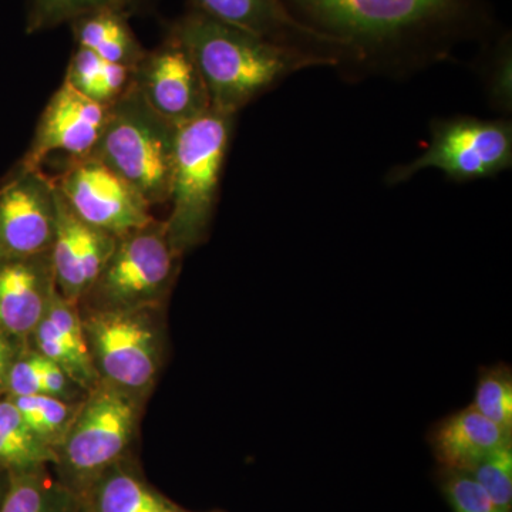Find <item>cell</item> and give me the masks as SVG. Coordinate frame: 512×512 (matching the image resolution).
Instances as JSON below:
<instances>
[{"instance_id":"8fae6325","label":"cell","mask_w":512,"mask_h":512,"mask_svg":"<svg viewBox=\"0 0 512 512\" xmlns=\"http://www.w3.org/2000/svg\"><path fill=\"white\" fill-rule=\"evenodd\" d=\"M133 84L165 120L180 127L211 110L210 96L194 60L167 35L133 70Z\"/></svg>"},{"instance_id":"9a60e30c","label":"cell","mask_w":512,"mask_h":512,"mask_svg":"<svg viewBox=\"0 0 512 512\" xmlns=\"http://www.w3.org/2000/svg\"><path fill=\"white\" fill-rule=\"evenodd\" d=\"M55 291L50 252L0 262V333L28 339L45 318Z\"/></svg>"},{"instance_id":"1f68e13d","label":"cell","mask_w":512,"mask_h":512,"mask_svg":"<svg viewBox=\"0 0 512 512\" xmlns=\"http://www.w3.org/2000/svg\"><path fill=\"white\" fill-rule=\"evenodd\" d=\"M10 485V471L8 468L0 466V510L5 503L6 495H8Z\"/></svg>"},{"instance_id":"d6986e66","label":"cell","mask_w":512,"mask_h":512,"mask_svg":"<svg viewBox=\"0 0 512 512\" xmlns=\"http://www.w3.org/2000/svg\"><path fill=\"white\" fill-rule=\"evenodd\" d=\"M0 512H87L79 494L49 473V466L12 471Z\"/></svg>"},{"instance_id":"cb8c5ba5","label":"cell","mask_w":512,"mask_h":512,"mask_svg":"<svg viewBox=\"0 0 512 512\" xmlns=\"http://www.w3.org/2000/svg\"><path fill=\"white\" fill-rule=\"evenodd\" d=\"M474 407L503 429L512 427V379L510 370L493 367L485 370L477 384Z\"/></svg>"},{"instance_id":"9c48e42d","label":"cell","mask_w":512,"mask_h":512,"mask_svg":"<svg viewBox=\"0 0 512 512\" xmlns=\"http://www.w3.org/2000/svg\"><path fill=\"white\" fill-rule=\"evenodd\" d=\"M52 178L84 222L113 237H123L154 220L141 194L96 158L72 161Z\"/></svg>"},{"instance_id":"f546056e","label":"cell","mask_w":512,"mask_h":512,"mask_svg":"<svg viewBox=\"0 0 512 512\" xmlns=\"http://www.w3.org/2000/svg\"><path fill=\"white\" fill-rule=\"evenodd\" d=\"M70 383L74 382L62 367L46 359L42 373V394L67 402L70 399V387H72Z\"/></svg>"},{"instance_id":"ba28073f","label":"cell","mask_w":512,"mask_h":512,"mask_svg":"<svg viewBox=\"0 0 512 512\" xmlns=\"http://www.w3.org/2000/svg\"><path fill=\"white\" fill-rule=\"evenodd\" d=\"M82 322L94 369L103 382L133 396L153 384L160 349L146 309H92Z\"/></svg>"},{"instance_id":"277c9868","label":"cell","mask_w":512,"mask_h":512,"mask_svg":"<svg viewBox=\"0 0 512 512\" xmlns=\"http://www.w3.org/2000/svg\"><path fill=\"white\" fill-rule=\"evenodd\" d=\"M232 123L234 116L211 109L178 127L171 214L164 221L168 241L177 255L197 247L207 237Z\"/></svg>"},{"instance_id":"ffe728a7","label":"cell","mask_w":512,"mask_h":512,"mask_svg":"<svg viewBox=\"0 0 512 512\" xmlns=\"http://www.w3.org/2000/svg\"><path fill=\"white\" fill-rule=\"evenodd\" d=\"M133 67L106 62L96 53L77 46L70 57L64 82L97 103L110 106L133 83Z\"/></svg>"},{"instance_id":"30bf717a","label":"cell","mask_w":512,"mask_h":512,"mask_svg":"<svg viewBox=\"0 0 512 512\" xmlns=\"http://www.w3.org/2000/svg\"><path fill=\"white\" fill-rule=\"evenodd\" d=\"M57 225V194L43 170L16 165L0 185V262L50 252Z\"/></svg>"},{"instance_id":"4316f807","label":"cell","mask_w":512,"mask_h":512,"mask_svg":"<svg viewBox=\"0 0 512 512\" xmlns=\"http://www.w3.org/2000/svg\"><path fill=\"white\" fill-rule=\"evenodd\" d=\"M45 316L59 330L64 342L73 350L74 355L82 359L83 362L93 365L89 348H87L86 336H84L82 315L77 309V302L63 298L57 292L55 286Z\"/></svg>"},{"instance_id":"5bb4252c","label":"cell","mask_w":512,"mask_h":512,"mask_svg":"<svg viewBox=\"0 0 512 512\" xmlns=\"http://www.w3.org/2000/svg\"><path fill=\"white\" fill-rule=\"evenodd\" d=\"M56 194V235L50 249L55 286L63 298L79 302L99 278L117 238L84 222L57 187Z\"/></svg>"},{"instance_id":"8992f818","label":"cell","mask_w":512,"mask_h":512,"mask_svg":"<svg viewBox=\"0 0 512 512\" xmlns=\"http://www.w3.org/2000/svg\"><path fill=\"white\" fill-rule=\"evenodd\" d=\"M178 256L164 222L153 220L117 238L103 271L84 298L93 303L92 309L153 308L173 284Z\"/></svg>"},{"instance_id":"e0dca14e","label":"cell","mask_w":512,"mask_h":512,"mask_svg":"<svg viewBox=\"0 0 512 512\" xmlns=\"http://www.w3.org/2000/svg\"><path fill=\"white\" fill-rule=\"evenodd\" d=\"M83 500L87 512H165L170 503L126 458L107 468L87 488Z\"/></svg>"},{"instance_id":"5b68a950","label":"cell","mask_w":512,"mask_h":512,"mask_svg":"<svg viewBox=\"0 0 512 512\" xmlns=\"http://www.w3.org/2000/svg\"><path fill=\"white\" fill-rule=\"evenodd\" d=\"M138 407L133 394L97 383L77 407L53 464L56 477L83 498L113 464L124 460L136 431Z\"/></svg>"},{"instance_id":"44dd1931","label":"cell","mask_w":512,"mask_h":512,"mask_svg":"<svg viewBox=\"0 0 512 512\" xmlns=\"http://www.w3.org/2000/svg\"><path fill=\"white\" fill-rule=\"evenodd\" d=\"M151 0H28L26 32H45L70 25L73 20L99 10H116L130 18L147 8Z\"/></svg>"},{"instance_id":"7c38bea8","label":"cell","mask_w":512,"mask_h":512,"mask_svg":"<svg viewBox=\"0 0 512 512\" xmlns=\"http://www.w3.org/2000/svg\"><path fill=\"white\" fill-rule=\"evenodd\" d=\"M109 106L90 100L63 82L37 121L28 153L19 164L43 170L50 157L63 156L67 164L92 154Z\"/></svg>"},{"instance_id":"484cf974","label":"cell","mask_w":512,"mask_h":512,"mask_svg":"<svg viewBox=\"0 0 512 512\" xmlns=\"http://www.w3.org/2000/svg\"><path fill=\"white\" fill-rule=\"evenodd\" d=\"M56 460L55 448L39 437L19 436L0 429V466L10 473L53 466Z\"/></svg>"},{"instance_id":"d4e9b609","label":"cell","mask_w":512,"mask_h":512,"mask_svg":"<svg viewBox=\"0 0 512 512\" xmlns=\"http://www.w3.org/2000/svg\"><path fill=\"white\" fill-rule=\"evenodd\" d=\"M501 512L512 510V446L498 448L466 471Z\"/></svg>"},{"instance_id":"4dcf8cb0","label":"cell","mask_w":512,"mask_h":512,"mask_svg":"<svg viewBox=\"0 0 512 512\" xmlns=\"http://www.w3.org/2000/svg\"><path fill=\"white\" fill-rule=\"evenodd\" d=\"M19 355L18 340L0 333V394L5 392L6 377H8L10 366Z\"/></svg>"},{"instance_id":"83f0119b","label":"cell","mask_w":512,"mask_h":512,"mask_svg":"<svg viewBox=\"0 0 512 512\" xmlns=\"http://www.w3.org/2000/svg\"><path fill=\"white\" fill-rule=\"evenodd\" d=\"M444 493L454 512H501L466 471H448Z\"/></svg>"},{"instance_id":"836d02e7","label":"cell","mask_w":512,"mask_h":512,"mask_svg":"<svg viewBox=\"0 0 512 512\" xmlns=\"http://www.w3.org/2000/svg\"><path fill=\"white\" fill-rule=\"evenodd\" d=\"M0 396H2V394H0Z\"/></svg>"},{"instance_id":"4fadbf2b","label":"cell","mask_w":512,"mask_h":512,"mask_svg":"<svg viewBox=\"0 0 512 512\" xmlns=\"http://www.w3.org/2000/svg\"><path fill=\"white\" fill-rule=\"evenodd\" d=\"M192 9L276 45L322 57L333 64L350 59L342 43L299 22L282 0H191Z\"/></svg>"},{"instance_id":"d6a6232c","label":"cell","mask_w":512,"mask_h":512,"mask_svg":"<svg viewBox=\"0 0 512 512\" xmlns=\"http://www.w3.org/2000/svg\"><path fill=\"white\" fill-rule=\"evenodd\" d=\"M165 512H191L185 511L183 508L177 507V505L173 503H168L167 508H165Z\"/></svg>"},{"instance_id":"603a6c76","label":"cell","mask_w":512,"mask_h":512,"mask_svg":"<svg viewBox=\"0 0 512 512\" xmlns=\"http://www.w3.org/2000/svg\"><path fill=\"white\" fill-rule=\"evenodd\" d=\"M30 338L35 342L36 352L62 367L77 386L92 390L99 383L97 382L99 375L94 366L74 355L73 350L64 342L59 330L46 316L40 320Z\"/></svg>"},{"instance_id":"f1b7e54d","label":"cell","mask_w":512,"mask_h":512,"mask_svg":"<svg viewBox=\"0 0 512 512\" xmlns=\"http://www.w3.org/2000/svg\"><path fill=\"white\" fill-rule=\"evenodd\" d=\"M46 357L37 352L20 353L10 366L5 392L8 397L42 394V373Z\"/></svg>"},{"instance_id":"52a82bcc","label":"cell","mask_w":512,"mask_h":512,"mask_svg":"<svg viewBox=\"0 0 512 512\" xmlns=\"http://www.w3.org/2000/svg\"><path fill=\"white\" fill-rule=\"evenodd\" d=\"M512 163V128L507 121L473 117L437 121L426 153L394 168L390 184L404 183L420 171L437 168L454 181L494 177Z\"/></svg>"},{"instance_id":"7402d4cb","label":"cell","mask_w":512,"mask_h":512,"mask_svg":"<svg viewBox=\"0 0 512 512\" xmlns=\"http://www.w3.org/2000/svg\"><path fill=\"white\" fill-rule=\"evenodd\" d=\"M8 399L18 407L33 433L56 450L72 423L77 407L47 394Z\"/></svg>"},{"instance_id":"ac0fdd59","label":"cell","mask_w":512,"mask_h":512,"mask_svg":"<svg viewBox=\"0 0 512 512\" xmlns=\"http://www.w3.org/2000/svg\"><path fill=\"white\" fill-rule=\"evenodd\" d=\"M128 16L116 10H99L70 23L74 42L106 62L136 67L147 50L138 42Z\"/></svg>"},{"instance_id":"3957f363","label":"cell","mask_w":512,"mask_h":512,"mask_svg":"<svg viewBox=\"0 0 512 512\" xmlns=\"http://www.w3.org/2000/svg\"><path fill=\"white\" fill-rule=\"evenodd\" d=\"M178 127L157 113L131 83L111 103L89 157L123 178L153 205L170 201Z\"/></svg>"},{"instance_id":"6da1fadb","label":"cell","mask_w":512,"mask_h":512,"mask_svg":"<svg viewBox=\"0 0 512 512\" xmlns=\"http://www.w3.org/2000/svg\"><path fill=\"white\" fill-rule=\"evenodd\" d=\"M299 22L338 40L352 59L440 56L490 26L485 0H282Z\"/></svg>"},{"instance_id":"7a4b0ae2","label":"cell","mask_w":512,"mask_h":512,"mask_svg":"<svg viewBox=\"0 0 512 512\" xmlns=\"http://www.w3.org/2000/svg\"><path fill=\"white\" fill-rule=\"evenodd\" d=\"M167 35L190 53L207 87L211 109L231 116L288 74L333 64L276 45L192 8L171 23Z\"/></svg>"},{"instance_id":"2e32d148","label":"cell","mask_w":512,"mask_h":512,"mask_svg":"<svg viewBox=\"0 0 512 512\" xmlns=\"http://www.w3.org/2000/svg\"><path fill=\"white\" fill-rule=\"evenodd\" d=\"M511 443V431L483 416L476 407L448 417L433 434V447L448 471L471 470L478 461Z\"/></svg>"}]
</instances>
